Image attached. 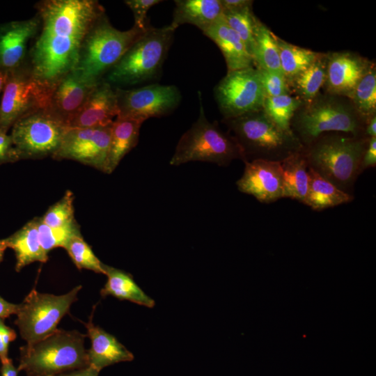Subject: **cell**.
<instances>
[{
	"mask_svg": "<svg viewBox=\"0 0 376 376\" xmlns=\"http://www.w3.org/2000/svg\"><path fill=\"white\" fill-rule=\"evenodd\" d=\"M176 29L171 25L150 26L107 72L110 84L136 85L152 80L162 70Z\"/></svg>",
	"mask_w": 376,
	"mask_h": 376,
	"instance_id": "obj_7",
	"label": "cell"
},
{
	"mask_svg": "<svg viewBox=\"0 0 376 376\" xmlns=\"http://www.w3.org/2000/svg\"><path fill=\"white\" fill-rule=\"evenodd\" d=\"M18 372L19 370L14 366L11 359L2 364L1 368V376H17Z\"/></svg>",
	"mask_w": 376,
	"mask_h": 376,
	"instance_id": "obj_46",
	"label": "cell"
},
{
	"mask_svg": "<svg viewBox=\"0 0 376 376\" xmlns=\"http://www.w3.org/2000/svg\"><path fill=\"white\" fill-rule=\"evenodd\" d=\"M64 249L79 269H86L98 274H104L102 263L93 253L82 235L73 237Z\"/></svg>",
	"mask_w": 376,
	"mask_h": 376,
	"instance_id": "obj_35",
	"label": "cell"
},
{
	"mask_svg": "<svg viewBox=\"0 0 376 376\" xmlns=\"http://www.w3.org/2000/svg\"><path fill=\"white\" fill-rule=\"evenodd\" d=\"M364 135L368 139L376 137V115L368 120L364 130Z\"/></svg>",
	"mask_w": 376,
	"mask_h": 376,
	"instance_id": "obj_45",
	"label": "cell"
},
{
	"mask_svg": "<svg viewBox=\"0 0 376 376\" xmlns=\"http://www.w3.org/2000/svg\"><path fill=\"white\" fill-rule=\"evenodd\" d=\"M242 177L236 185L240 191L263 203L283 198V172L281 162L254 159L244 162Z\"/></svg>",
	"mask_w": 376,
	"mask_h": 376,
	"instance_id": "obj_17",
	"label": "cell"
},
{
	"mask_svg": "<svg viewBox=\"0 0 376 376\" xmlns=\"http://www.w3.org/2000/svg\"><path fill=\"white\" fill-rule=\"evenodd\" d=\"M7 249L6 243L3 240H0V263L3 260L5 250Z\"/></svg>",
	"mask_w": 376,
	"mask_h": 376,
	"instance_id": "obj_48",
	"label": "cell"
},
{
	"mask_svg": "<svg viewBox=\"0 0 376 376\" xmlns=\"http://www.w3.org/2000/svg\"><path fill=\"white\" fill-rule=\"evenodd\" d=\"M85 326L91 340V347L86 350L89 366L100 372L109 366L134 359V354L115 336L95 325L91 317Z\"/></svg>",
	"mask_w": 376,
	"mask_h": 376,
	"instance_id": "obj_20",
	"label": "cell"
},
{
	"mask_svg": "<svg viewBox=\"0 0 376 376\" xmlns=\"http://www.w3.org/2000/svg\"><path fill=\"white\" fill-rule=\"evenodd\" d=\"M40 19L37 14L24 19L0 24V69L6 72L23 64L28 58L29 42L38 33Z\"/></svg>",
	"mask_w": 376,
	"mask_h": 376,
	"instance_id": "obj_18",
	"label": "cell"
},
{
	"mask_svg": "<svg viewBox=\"0 0 376 376\" xmlns=\"http://www.w3.org/2000/svg\"><path fill=\"white\" fill-rule=\"evenodd\" d=\"M118 116L142 118L171 113L180 103L181 93L174 85L153 84L132 89L115 88Z\"/></svg>",
	"mask_w": 376,
	"mask_h": 376,
	"instance_id": "obj_13",
	"label": "cell"
},
{
	"mask_svg": "<svg viewBox=\"0 0 376 376\" xmlns=\"http://www.w3.org/2000/svg\"><path fill=\"white\" fill-rule=\"evenodd\" d=\"M283 172V198L304 203L309 185L308 165L304 149L281 162Z\"/></svg>",
	"mask_w": 376,
	"mask_h": 376,
	"instance_id": "obj_26",
	"label": "cell"
},
{
	"mask_svg": "<svg viewBox=\"0 0 376 376\" xmlns=\"http://www.w3.org/2000/svg\"><path fill=\"white\" fill-rule=\"evenodd\" d=\"M77 330L57 329L50 336L20 347L19 371L27 376H56L89 366L84 339Z\"/></svg>",
	"mask_w": 376,
	"mask_h": 376,
	"instance_id": "obj_4",
	"label": "cell"
},
{
	"mask_svg": "<svg viewBox=\"0 0 376 376\" xmlns=\"http://www.w3.org/2000/svg\"><path fill=\"white\" fill-rule=\"evenodd\" d=\"M173 21L170 24L175 29L180 25L189 24L202 31L223 16L224 8L220 0L175 1Z\"/></svg>",
	"mask_w": 376,
	"mask_h": 376,
	"instance_id": "obj_22",
	"label": "cell"
},
{
	"mask_svg": "<svg viewBox=\"0 0 376 376\" xmlns=\"http://www.w3.org/2000/svg\"><path fill=\"white\" fill-rule=\"evenodd\" d=\"M265 98L290 94L283 73L257 68Z\"/></svg>",
	"mask_w": 376,
	"mask_h": 376,
	"instance_id": "obj_37",
	"label": "cell"
},
{
	"mask_svg": "<svg viewBox=\"0 0 376 376\" xmlns=\"http://www.w3.org/2000/svg\"><path fill=\"white\" fill-rule=\"evenodd\" d=\"M142 118L117 116L111 127L107 173H112L123 158L137 144Z\"/></svg>",
	"mask_w": 376,
	"mask_h": 376,
	"instance_id": "obj_24",
	"label": "cell"
},
{
	"mask_svg": "<svg viewBox=\"0 0 376 376\" xmlns=\"http://www.w3.org/2000/svg\"><path fill=\"white\" fill-rule=\"evenodd\" d=\"M38 230L40 242L47 253L57 247L64 248L73 237L81 235L76 220L63 226L51 227L43 224L39 217Z\"/></svg>",
	"mask_w": 376,
	"mask_h": 376,
	"instance_id": "obj_34",
	"label": "cell"
},
{
	"mask_svg": "<svg viewBox=\"0 0 376 376\" xmlns=\"http://www.w3.org/2000/svg\"><path fill=\"white\" fill-rule=\"evenodd\" d=\"M220 49L228 71L254 67L252 56L240 36L224 21L223 16L203 31Z\"/></svg>",
	"mask_w": 376,
	"mask_h": 376,
	"instance_id": "obj_21",
	"label": "cell"
},
{
	"mask_svg": "<svg viewBox=\"0 0 376 376\" xmlns=\"http://www.w3.org/2000/svg\"><path fill=\"white\" fill-rule=\"evenodd\" d=\"M81 285L69 292L55 295L32 290L19 304L15 324L26 344H32L54 333L61 320L77 300Z\"/></svg>",
	"mask_w": 376,
	"mask_h": 376,
	"instance_id": "obj_9",
	"label": "cell"
},
{
	"mask_svg": "<svg viewBox=\"0 0 376 376\" xmlns=\"http://www.w3.org/2000/svg\"><path fill=\"white\" fill-rule=\"evenodd\" d=\"M36 7L40 31L28 60L36 78L52 90L75 68L83 40L104 9L95 0H44Z\"/></svg>",
	"mask_w": 376,
	"mask_h": 376,
	"instance_id": "obj_1",
	"label": "cell"
},
{
	"mask_svg": "<svg viewBox=\"0 0 376 376\" xmlns=\"http://www.w3.org/2000/svg\"><path fill=\"white\" fill-rule=\"evenodd\" d=\"M214 93L224 120L262 110L265 99L259 72L254 67L228 71Z\"/></svg>",
	"mask_w": 376,
	"mask_h": 376,
	"instance_id": "obj_12",
	"label": "cell"
},
{
	"mask_svg": "<svg viewBox=\"0 0 376 376\" xmlns=\"http://www.w3.org/2000/svg\"><path fill=\"white\" fill-rule=\"evenodd\" d=\"M303 102L291 94L267 97L263 102V111L279 127L285 131H292V118Z\"/></svg>",
	"mask_w": 376,
	"mask_h": 376,
	"instance_id": "obj_31",
	"label": "cell"
},
{
	"mask_svg": "<svg viewBox=\"0 0 376 376\" xmlns=\"http://www.w3.org/2000/svg\"><path fill=\"white\" fill-rule=\"evenodd\" d=\"M6 79V72L0 69V92L3 91Z\"/></svg>",
	"mask_w": 376,
	"mask_h": 376,
	"instance_id": "obj_47",
	"label": "cell"
},
{
	"mask_svg": "<svg viewBox=\"0 0 376 376\" xmlns=\"http://www.w3.org/2000/svg\"><path fill=\"white\" fill-rule=\"evenodd\" d=\"M104 270L107 281L100 290L102 297L113 296L148 308L155 306V300L136 283L130 274L105 264Z\"/></svg>",
	"mask_w": 376,
	"mask_h": 376,
	"instance_id": "obj_25",
	"label": "cell"
},
{
	"mask_svg": "<svg viewBox=\"0 0 376 376\" xmlns=\"http://www.w3.org/2000/svg\"><path fill=\"white\" fill-rule=\"evenodd\" d=\"M224 10L235 11L252 8L253 1L250 0H220Z\"/></svg>",
	"mask_w": 376,
	"mask_h": 376,
	"instance_id": "obj_42",
	"label": "cell"
},
{
	"mask_svg": "<svg viewBox=\"0 0 376 376\" xmlns=\"http://www.w3.org/2000/svg\"><path fill=\"white\" fill-rule=\"evenodd\" d=\"M327 56L324 92L350 99L359 82L375 64L350 51L328 52Z\"/></svg>",
	"mask_w": 376,
	"mask_h": 376,
	"instance_id": "obj_15",
	"label": "cell"
},
{
	"mask_svg": "<svg viewBox=\"0 0 376 376\" xmlns=\"http://www.w3.org/2000/svg\"><path fill=\"white\" fill-rule=\"evenodd\" d=\"M11 128L10 135L20 160L52 157L68 127L41 109L21 118Z\"/></svg>",
	"mask_w": 376,
	"mask_h": 376,
	"instance_id": "obj_11",
	"label": "cell"
},
{
	"mask_svg": "<svg viewBox=\"0 0 376 376\" xmlns=\"http://www.w3.org/2000/svg\"><path fill=\"white\" fill-rule=\"evenodd\" d=\"M223 18L226 24L240 36L248 52L253 58L255 44L254 30L258 18L253 14L252 8L235 11L224 10Z\"/></svg>",
	"mask_w": 376,
	"mask_h": 376,
	"instance_id": "obj_33",
	"label": "cell"
},
{
	"mask_svg": "<svg viewBox=\"0 0 376 376\" xmlns=\"http://www.w3.org/2000/svg\"><path fill=\"white\" fill-rule=\"evenodd\" d=\"M224 121L240 146L245 162H282L304 148L292 131L279 127L263 109Z\"/></svg>",
	"mask_w": 376,
	"mask_h": 376,
	"instance_id": "obj_5",
	"label": "cell"
},
{
	"mask_svg": "<svg viewBox=\"0 0 376 376\" xmlns=\"http://www.w3.org/2000/svg\"><path fill=\"white\" fill-rule=\"evenodd\" d=\"M15 331L6 326L2 318H0V360L2 364L8 362V347L10 342L15 340Z\"/></svg>",
	"mask_w": 376,
	"mask_h": 376,
	"instance_id": "obj_39",
	"label": "cell"
},
{
	"mask_svg": "<svg viewBox=\"0 0 376 376\" xmlns=\"http://www.w3.org/2000/svg\"><path fill=\"white\" fill-rule=\"evenodd\" d=\"M51 92L36 78L28 58L7 72L0 103V130L7 133L21 118L46 109Z\"/></svg>",
	"mask_w": 376,
	"mask_h": 376,
	"instance_id": "obj_10",
	"label": "cell"
},
{
	"mask_svg": "<svg viewBox=\"0 0 376 376\" xmlns=\"http://www.w3.org/2000/svg\"><path fill=\"white\" fill-rule=\"evenodd\" d=\"M367 122L350 98L320 92L297 109L292 118L290 129L303 146L306 147L326 133L342 132L365 136Z\"/></svg>",
	"mask_w": 376,
	"mask_h": 376,
	"instance_id": "obj_2",
	"label": "cell"
},
{
	"mask_svg": "<svg viewBox=\"0 0 376 376\" xmlns=\"http://www.w3.org/2000/svg\"><path fill=\"white\" fill-rule=\"evenodd\" d=\"M309 185L305 205L315 211L336 207L351 202L354 199L347 194L323 178L308 167Z\"/></svg>",
	"mask_w": 376,
	"mask_h": 376,
	"instance_id": "obj_28",
	"label": "cell"
},
{
	"mask_svg": "<svg viewBox=\"0 0 376 376\" xmlns=\"http://www.w3.org/2000/svg\"><path fill=\"white\" fill-rule=\"evenodd\" d=\"M162 1L159 0H126L124 2L133 13L134 25L142 30H147L151 26L147 17L148 10L151 7Z\"/></svg>",
	"mask_w": 376,
	"mask_h": 376,
	"instance_id": "obj_38",
	"label": "cell"
},
{
	"mask_svg": "<svg viewBox=\"0 0 376 376\" xmlns=\"http://www.w3.org/2000/svg\"><path fill=\"white\" fill-rule=\"evenodd\" d=\"M111 127H68L52 157L77 161L106 173Z\"/></svg>",
	"mask_w": 376,
	"mask_h": 376,
	"instance_id": "obj_14",
	"label": "cell"
},
{
	"mask_svg": "<svg viewBox=\"0 0 376 376\" xmlns=\"http://www.w3.org/2000/svg\"><path fill=\"white\" fill-rule=\"evenodd\" d=\"M147 30L134 25L126 31L118 30L104 13L84 37L75 69L86 79L100 82Z\"/></svg>",
	"mask_w": 376,
	"mask_h": 376,
	"instance_id": "obj_6",
	"label": "cell"
},
{
	"mask_svg": "<svg viewBox=\"0 0 376 376\" xmlns=\"http://www.w3.org/2000/svg\"><path fill=\"white\" fill-rule=\"evenodd\" d=\"M376 165V137L369 139L368 146L362 157L361 171V173L369 168Z\"/></svg>",
	"mask_w": 376,
	"mask_h": 376,
	"instance_id": "obj_41",
	"label": "cell"
},
{
	"mask_svg": "<svg viewBox=\"0 0 376 376\" xmlns=\"http://www.w3.org/2000/svg\"><path fill=\"white\" fill-rule=\"evenodd\" d=\"M198 97L199 116L178 141L170 164L198 161L227 166L234 159L244 162V155L235 139L224 132L217 122L210 123L206 118L200 91Z\"/></svg>",
	"mask_w": 376,
	"mask_h": 376,
	"instance_id": "obj_8",
	"label": "cell"
},
{
	"mask_svg": "<svg viewBox=\"0 0 376 376\" xmlns=\"http://www.w3.org/2000/svg\"><path fill=\"white\" fill-rule=\"evenodd\" d=\"M100 372L91 366L61 373L56 376H98Z\"/></svg>",
	"mask_w": 376,
	"mask_h": 376,
	"instance_id": "obj_44",
	"label": "cell"
},
{
	"mask_svg": "<svg viewBox=\"0 0 376 376\" xmlns=\"http://www.w3.org/2000/svg\"><path fill=\"white\" fill-rule=\"evenodd\" d=\"M18 307V304L10 303L0 296V318L4 319L16 314Z\"/></svg>",
	"mask_w": 376,
	"mask_h": 376,
	"instance_id": "obj_43",
	"label": "cell"
},
{
	"mask_svg": "<svg viewBox=\"0 0 376 376\" xmlns=\"http://www.w3.org/2000/svg\"><path fill=\"white\" fill-rule=\"evenodd\" d=\"M38 220L39 217L33 219L15 233L3 239L7 248L12 249L15 253L17 272L33 262L46 263L48 260V253L43 249L39 240Z\"/></svg>",
	"mask_w": 376,
	"mask_h": 376,
	"instance_id": "obj_23",
	"label": "cell"
},
{
	"mask_svg": "<svg viewBox=\"0 0 376 376\" xmlns=\"http://www.w3.org/2000/svg\"><path fill=\"white\" fill-rule=\"evenodd\" d=\"M115 88L105 79L100 81L86 102L68 125L69 128L106 127L118 115Z\"/></svg>",
	"mask_w": 376,
	"mask_h": 376,
	"instance_id": "obj_19",
	"label": "cell"
},
{
	"mask_svg": "<svg viewBox=\"0 0 376 376\" xmlns=\"http://www.w3.org/2000/svg\"><path fill=\"white\" fill-rule=\"evenodd\" d=\"M74 198L73 193L66 191L63 196L40 217V221L51 227L63 226L75 221Z\"/></svg>",
	"mask_w": 376,
	"mask_h": 376,
	"instance_id": "obj_36",
	"label": "cell"
},
{
	"mask_svg": "<svg viewBox=\"0 0 376 376\" xmlns=\"http://www.w3.org/2000/svg\"><path fill=\"white\" fill-rule=\"evenodd\" d=\"M350 100L358 113L367 121L376 115L375 64L359 82Z\"/></svg>",
	"mask_w": 376,
	"mask_h": 376,
	"instance_id": "obj_32",
	"label": "cell"
},
{
	"mask_svg": "<svg viewBox=\"0 0 376 376\" xmlns=\"http://www.w3.org/2000/svg\"><path fill=\"white\" fill-rule=\"evenodd\" d=\"M369 139L342 132L326 133L304 148L308 165L340 190L351 194L361 173L363 155Z\"/></svg>",
	"mask_w": 376,
	"mask_h": 376,
	"instance_id": "obj_3",
	"label": "cell"
},
{
	"mask_svg": "<svg viewBox=\"0 0 376 376\" xmlns=\"http://www.w3.org/2000/svg\"><path fill=\"white\" fill-rule=\"evenodd\" d=\"M18 160L10 135L0 130V165Z\"/></svg>",
	"mask_w": 376,
	"mask_h": 376,
	"instance_id": "obj_40",
	"label": "cell"
},
{
	"mask_svg": "<svg viewBox=\"0 0 376 376\" xmlns=\"http://www.w3.org/2000/svg\"><path fill=\"white\" fill-rule=\"evenodd\" d=\"M254 41L255 68L283 73L276 35L259 19L255 26Z\"/></svg>",
	"mask_w": 376,
	"mask_h": 376,
	"instance_id": "obj_29",
	"label": "cell"
},
{
	"mask_svg": "<svg viewBox=\"0 0 376 376\" xmlns=\"http://www.w3.org/2000/svg\"><path fill=\"white\" fill-rule=\"evenodd\" d=\"M98 83L74 69L54 86L46 109L68 127Z\"/></svg>",
	"mask_w": 376,
	"mask_h": 376,
	"instance_id": "obj_16",
	"label": "cell"
},
{
	"mask_svg": "<svg viewBox=\"0 0 376 376\" xmlns=\"http://www.w3.org/2000/svg\"><path fill=\"white\" fill-rule=\"evenodd\" d=\"M281 67L286 81L306 70L318 57L319 52L301 47L276 36Z\"/></svg>",
	"mask_w": 376,
	"mask_h": 376,
	"instance_id": "obj_30",
	"label": "cell"
},
{
	"mask_svg": "<svg viewBox=\"0 0 376 376\" xmlns=\"http://www.w3.org/2000/svg\"><path fill=\"white\" fill-rule=\"evenodd\" d=\"M327 53H320L304 71L287 81L290 94L304 102L314 99L323 88L327 73Z\"/></svg>",
	"mask_w": 376,
	"mask_h": 376,
	"instance_id": "obj_27",
	"label": "cell"
}]
</instances>
